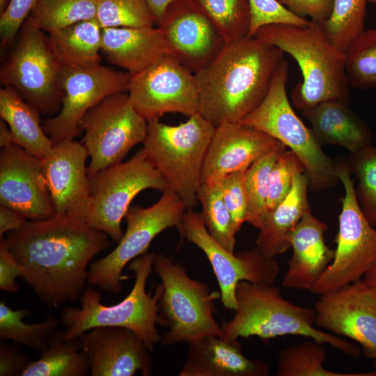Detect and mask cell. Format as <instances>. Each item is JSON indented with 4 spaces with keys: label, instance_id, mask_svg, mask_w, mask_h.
Instances as JSON below:
<instances>
[{
    "label": "cell",
    "instance_id": "obj_1",
    "mask_svg": "<svg viewBox=\"0 0 376 376\" xmlns=\"http://www.w3.org/2000/svg\"><path fill=\"white\" fill-rule=\"evenodd\" d=\"M109 236L86 222L54 215L29 221L8 232L7 246L24 270L22 279L49 307L79 299L91 260L109 246Z\"/></svg>",
    "mask_w": 376,
    "mask_h": 376
},
{
    "label": "cell",
    "instance_id": "obj_2",
    "mask_svg": "<svg viewBox=\"0 0 376 376\" xmlns=\"http://www.w3.org/2000/svg\"><path fill=\"white\" fill-rule=\"evenodd\" d=\"M283 58L281 49L255 36L227 42L194 73L198 112L215 127L240 122L262 102Z\"/></svg>",
    "mask_w": 376,
    "mask_h": 376
},
{
    "label": "cell",
    "instance_id": "obj_3",
    "mask_svg": "<svg viewBox=\"0 0 376 376\" xmlns=\"http://www.w3.org/2000/svg\"><path fill=\"white\" fill-rule=\"evenodd\" d=\"M253 36L288 54L298 63L303 79L291 91L297 109L304 111L331 100L349 102L345 53L329 40L320 23L270 24Z\"/></svg>",
    "mask_w": 376,
    "mask_h": 376
},
{
    "label": "cell",
    "instance_id": "obj_4",
    "mask_svg": "<svg viewBox=\"0 0 376 376\" xmlns=\"http://www.w3.org/2000/svg\"><path fill=\"white\" fill-rule=\"evenodd\" d=\"M155 256L154 253L147 251L128 264V269L135 275L134 284L127 297L116 304H102L100 291L87 287L79 298L80 308L70 306L61 312L63 338H79L97 327H123L134 331L152 352L162 338L156 325L161 324L158 301L163 292L162 283L153 291H146Z\"/></svg>",
    "mask_w": 376,
    "mask_h": 376
},
{
    "label": "cell",
    "instance_id": "obj_5",
    "mask_svg": "<svg viewBox=\"0 0 376 376\" xmlns=\"http://www.w3.org/2000/svg\"><path fill=\"white\" fill-rule=\"evenodd\" d=\"M235 299L237 308L233 318L220 326L221 336L226 339L301 335L322 344L328 343L352 357L360 354L359 348L349 341L315 329V310L284 299L280 289L272 284L240 281L235 289Z\"/></svg>",
    "mask_w": 376,
    "mask_h": 376
},
{
    "label": "cell",
    "instance_id": "obj_6",
    "mask_svg": "<svg viewBox=\"0 0 376 376\" xmlns=\"http://www.w3.org/2000/svg\"><path fill=\"white\" fill-rule=\"evenodd\" d=\"M215 127L198 112L178 125L148 122L142 143L146 155L187 209L197 204L203 165Z\"/></svg>",
    "mask_w": 376,
    "mask_h": 376
},
{
    "label": "cell",
    "instance_id": "obj_7",
    "mask_svg": "<svg viewBox=\"0 0 376 376\" xmlns=\"http://www.w3.org/2000/svg\"><path fill=\"white\" fill-rule=\"evenodd\" d=\"M153 270L163 285L158 301L160 325L168 329L162 336L163 345H189L205 336H221L214 318L220 292L192 279L181 263L163 254H155Z\"/></svg>",
    "mask_w": 376,
    "mask_h": 376
},
{
    "label": "cell",
    "instance_id": "obj_8",
    "mask_svg": "<svg viewBox=\"0 0 376 376\" xmlns=\"http://www.w3.org/2000/svg\"><path fill=\"white\" fill-rule=\"evenodd\" d=\"M289 65L283 59L266 96L240 123L262 131L294 152L303 162L315 193L334 187L339 181L336 162L327 155L293 110L286 93Z\"/></svg>",
    "mask_w": 376,
    "mask_h": 376
},
{
    "label": "cell",
    "instance_id": "obj_9",
    "mask_svg": "<svg viewBox=\"0 0 376 376\" xmlns=\"http://www.w3.org/2000/svg\"><path fill=\"white\" fill-rule=\"evenodd\" d=\"M187 210L178 195L166 187L160 198L148 207L130 206L125 216V233L107 256L89 265L88 283L104 291L120 293L123 270L132 260L147 252L152 241L164 230L178 228Z\"/></svg>",
    "mask_w": 376,
    "mask_h": 376
},
{
    "label": "cell",
    "instance_id": "obj_10",
    "mask_svg": "<svg viewBox=\"0 0 376 376\" xmlns=\"http://www.w3.org/2000/svg\"><path fill=\"white\" fill-rule=\"evenodd\" d=\"M17 41L0 69L3 86L13 87L40 113H58L63 93L58 86L61 65L48 36L27 17Z\"/></svg>",
    "mask_w": 376,
    "mask_h": 376
},
{
    "label": "cell",
    "instance_id": "obj_11",
    "mask_svg": "<svg viewBox=\"0 0 376 376\" xmlns=\"http://www.w3.org/2000/svg\"><path fill=\"white\" fill-rule=\"evenodd\" d=\"M347 162L336 163L345 196L338 215L336 248L331 264L310 290L317 295L339 290L361 279L376 262V229L362 212Z\"/></svg>",
    "mask_w": 376,
    "mask_h": 376
},
{
    "label": "cell",
    "instance_id": "obj_12",
    "mask_svg": "<svg viewBox=\"0 0 376 376\" xmlns=\"http://www.w3.org/2000/svg\"><path fill=\"white\" fill-rule=\"evenodd\" d=\"M166 187L162 174L141 148L128 160L89 178L91 212L86 223L118 244L124 234L122 220L134 198L145 189L163 191Z\"/></svg>",
    "mask_w": 376,
    "mask_h": 376
},
{
    "label": "cell",
    "instance_id": "obj_13",
    "mask_svg": "<svg viewBox=\"0 0 376 376\" xmlns=\"http://www.w3.org/2000/svg\"><path fill=\"white\" fill-rule=\"evenodd\" d=\"M147 127L148 121L136 111L128 93L108 96L91 108L79 122L82 144L90 157L88 178L123 162L134 146L143 142Z\"/></svg>",
    "mask_w": 376,
    "mask_h": 376
},
{
    "label": "cell",
    "instance_id": "obj_14",
    "mask_svg": "<svg viewBox=\"0 0 376 376\" xmlns=\"http://www.w3.org/2000/svg\"><path fill=\"white\" fill-rule=\"evenodd\" d=\"M131 75L99 64L61 65L58 86L62 105L42 126L54 144L79 135V122L85 113L108 96L127 92Z\"/></svg>",
    "mask_w": 376,
    "mask_h": 376
},
{
    "label": "cell",
    "instance_id": "obj_15",
    "mask_svg": "<svg viewBox=\"0 0 376 376\" xmlns=\"http://www.w3.org/2000/svg\"><path fill=\"white\" fill-rule=\"evenodd\" d=\"M182 238L201 249L210 261L218 281L221 301L226 308L235 311V289L246 281L256 284L272 285L279 266L274 258L266 256L258 246L230 252L223 248L208 233L200 213L187 209L178 228Z\"/></svg>",
    "mask_w": 376,
    "mask_h": 376
},
{
    "label": "cell",
    "instance_id": "obj_16",
    "mask_svg": "<svg viewBox=\"0 0 376 376\" xmlns=\"http://www.w3.org/2000/svg\"><path fill=\"white\" fill-rule=\"evenodd\" d=\"M127 92L136 111L148 122L167 113L189 117L198 111L194 73L171 54L131 76Z\"/></svg>",
    "mask_w": 376,
    "mask_h": 376
},
{
    "label": "cell",
    "instance_id": "obj_17",
    "mask_svg": "<svg viewBox=\"0 0 376 376\" xmlns=\"http://www.w3.org/2000/svg\"><path fill=\"white\" fill-rule=\"evenodd\" d=\"M171 54L196 73L210 64L227 43L214 23L190 0H175L157 26Z\"/></svg>",
    "mask_w": 376,
    "mask_h": 376
},
{
    "label": "cell",
    "instance_id": "obj_18",
    "mask_svg": "<svg viewBox=\"0 0 376 376\" xmlns=\"http://www.w3.org/2000/svg\"><path fill=\"white\" fill-rule=\"evenodd\" d=\"M314 309L318 327L357 341L376 359V290L360 279L320 295Z\"/></svg>",
    "mask_w": 376,
    "mask_h": 376
},
{
    "label": "cell",
    "instance_id": "obj_19",
    "mask_svg": "<svg viewBox=\"0 0 376 376\" xmlns=\"http://www.w3.org/2000/svg\"><path fill=\"white\" fill-rule=\"evenodd\" d=\"M88 157L82 143L73 139L54 144L42 160L55 215L87 221L91 212Z\"/></svg>",
    "mask_w": 376,
    "mask_h": 376
},
{
    "label": "cell",
    "instance_id": "obj_20",
    "mask_svg": "<svg viewBox=\"0 0 376 376\" xmlns=\"http://www.w3.org/2000/svg\"><path fill=\"white\" fill-rule=\"evenodd\" d=\"M0 205L29 221L55 215L42 159L13 143L0 152Z\"/></svg>",
    "mask_w": 376,
    "mask_h": 376
},
{
    "label": "cell",
    "instance_id": "obj_21",
    "mask_svg": "<svg viewBox=\"0 0 376 376\" xmlns=\"http://www.w3.org/2000/svg\"><path fill=\"white\" fill-rule=\"evenodd\" d=\"M79 338L88 357L91 376H133L137 371L143 376L152 374L150 351L130 329L97 327Z\"/></svg>",
    "mask_w": 376,
    "mask_h": 376
},
{
    "label": "cell",
    "instance_id": "obj_22",
    "mask_svg": "<svg viewBox=\"0 0 376 376\" xmlns=\"http://www.w3.org/2000/svg\"><path fill=\"white\" fill-rule=\"evenodd\" d=\"M279 142L240 123L216 127L203 162L201 184L218 182L230 173L246 171Z\"/></svg>",
    "mask_w": 376,
    "mask_h": 376
},
{
    "label": "cell",
    "instance_id": "obj_23",
    "mask_svg": "<svg viewBox=\"0 0 376 376\" xmlns=\"http://www.w3.org/2000/svg\"><path fill=\"white\" fill-rule=\"evenodd\" d=\"M328 226L306 213L289 237L292 257L282 281L285 288L311 290L332 262L335 249L327 246L324 235Z\"/></svg>",
    "mask_w": 376,
    "mask_h": 376
},
{
    "label": "cell",
    "instance_id": "obj_24",
    "mask_svg": "<svg viewBox=\"0 0 376 376\" xmlns=\"http://www.w3.org/2000/svg\"><path fill=\"white\" fill-rule=\"evenodd\" d=\"M180 376H267L268 365L246 357L238 340L205 336L189 344Z\"/></svg>",
    "mask_w": 376,
    "mask_h": 376
},
{
    "label": "cell",
    "instance_id": "obj_25",
    "mask_svg": "<svg viewBox=\"0 0 376 376\" xmlns=\"http://www.w3.org/2000/svg\"><path fill=\"white\" fill-rule=\"evenodd\" d=\"M101 51L109 63L133 76L171 54L158 27H113L102 31Z\"/></svg>",
    "mask_w": 376,
    "mask_h": 376
},
{
    "label": "cell",
    "instance_id": "obj_26",
    "mask_svg": "<svg viewBox=\"0 0 376 376\" xmlns=\"http://www.w3.org/2000/svg\"><path fill=\"white\" fill-rule=\"evenodd\" d=\"M301 112L321 146H339L353 152L370 143L371 130L347 102L326 101Z\"/></svg>",
    "mask_w": 376,
    "mask_h": 376
},
{
    "label": "cell",
    "instance_id": "obj_27",
    "mask_svg": "<svg viewBox=\"0 0 376 376\" xmlns=\"http://www.w3.org/2000/svg\"><path fill=\"white\" fill-rule=\"evenodd\" d=\"M308 188L307 173H298L287 196L267 214L256 240L257 246L266 256L274 258L290 248L291 233L302 217L311 211Z\"/></svg>",
    "mask_w": 376,
    "mask_h": 376
},
{
    "label": "cell",
    "instance_id": "obj_28",
    "mask_svg": "<svg viewBox=\"0 0 376 376\" xmlns=\"http://www.w3.org/2000/svg\"><path fill=\"white\" fill-rule=\"evenodd\" d=\"M0 117L9 126L13 143L43 159L54 146L40 124V113L10 86L0 89Z\"/></svg>",
    "mask_w": 376,
    "mask_h": 376
},
{
    "label": "cell",
    "instance_id": "obj_29",
    "mask_svg": "<svg viewBox=\"0 0 376 376\" xmlns=\"http://www.w3.org/2000/svg\"><path fill=\"white\" fill-rule=\"evenodd\" d=\"M102 31L96 18L79 22L50 32V47L61 65L99 64Z\"/></svg>",
    "mask_w": 376,
    "mask_h": 376
},
{
    "label": "cell",
    "instance_id": "obj_30",
    "mask_svg": "<svg viewBox=\"0 0 376 376\" xmlns=\"http://www.w3.org/2000/svg\"><path fill=\"white\" fill-rule=\"evenodd\" d=\"M89 373L88 359L79 338L65 340L63 329H56L40 350V357L30 361L21 376H86Z\"/></svg>",
    "mask_w": 376,
    "mask_h": 376
},
{
    "label": "cell",
    "instance_id": "obj_31",
    "mask_svg": "<svg viewBox=\"0 0 376 376\" xmlns=\"http://www.w3.org/2000/svg\"><path fill=\"white\" fill-rule=\"evenodd\" d=\"M98 0H37L29 17L44 32L96 18Z\"/></svg>",
    "mask_w": 376,
    "mask_h": 376
},
{
    "label": "cell",
    "instance_id": "obj_32",
    "mask_svg": "<svg viewBox=\"0 0 376 376\" xmlns=\"http://www.w3.org/2000/svg\"><path fill=\"white\" fill-rule=\"evenodd\" d=\"M288 148L281 142L268 153L256 161L245 172V189L247 199L246 222L258 230L265 219L272 170Z\"/></svg>",
    "mask_w": 376,
    "mask_h": 376
},
{
    "label": "cell",
    "instance_id": "obj_33",
    "mask_svg": "<svg viewBox=\"0 0 376 376\" xmlns=\"http://www.w3.org/2000/svg\"><path fill=\"white\" fill-rule=\"evenodd\" d=\"M323 344L303 341L289 346L279 354L278 376H376V372L340 373L324 368L326 358Z\"/></svg>",
    "mask_w": 376,
    "mask_h": 376
},
{
    "label": "cell",
    "instance_id": "obj_34",
    "mask_svg": "<svg viewBox=\"0 0 376 376\" xmlns=\"http://www.w3.org/2000/svg\"><path fill=\"white\" fill-rule=\"evenodd\" d=\"M197 200L202 208L200 215L208 233L223 248L234 252L237 232L223 199L219 182L201 184Z\"/></svg>",
    "mask_w": 376,
    "mask_h": 376
},
{
    "label": "cell",
    "instance_id": "obj_35",
    "mask_svg": "<svg viewBox=\"0 0 376 376\" xmlns=\"http://www.w3.org/2000/svg\"><path fill=\"white\" fill-rule=\"evenodd\" d=\"M27 309H11L3 301L0 302V337L9 339L31 349L45 347L50 335L56 330L59 320L47 317L39 323L27 324L22 319L31 314Z\"/></svg>",
    "mask_w": 376,
    "mask_h": 376
},
{
    "label": "cell",
    "instance_id": "obj_36",
    "mask_svg": "<svg viewBox=\"0 0 376 376\" xmlns=\"http://www.w3.org/2000/svg\"><path fill=\"white\" fill-rule=\"evenodd\" d=\"M368 0H334L329 17L321 26L329 40L344 53L365 30Z\"/></svg>",
    "mask_w": 376,
    "mask_h": 376
},
{
    "label": "cell",
    "instance_id": "obj_37",
    "mask_svg": "<svg viewBox=\"0 0 376 376\" xmlns=\"http://www.w3.org/2000/svg\"><path fill=\"white\" fill-rule=\"evenodd\" d=\"M218 27L227 42L249 36L251 11L249 0H190Z\"/></svg>",
    "mask_w": 376,
    "mask_h": 376
},
{
    "label": "cell",
    "instance_id": "obj_38",
    "mask_svg": "<svg viewBox=\"0 0 376 376\" xmlns=\"http://www.w3.org/2000/svg\"><path fill=\"white\" fill-rule=\"evenodd\" d=\"M350 86L367 90L376 87V29L364 30L345 52Z\"/></svg>",
    "mask_w": 376,
    "mask_h": 376
},
{
    "label": "cell",
    "instance_id": "obj_39",
    "mask_svg": "<svg viewBox=\"0 0 376 376\" xmlns=\"http://www.w3.org/2000/svg\"><path fill=\"white\" fill-rule=\"evenodd\" d=\"M350 172L358 180L355 189L359 205L368 222L376 226V148L370 143L350 152Z\"/></svg>",
    "mask_w": 376,
    "mask_h": 376
},
{
    "label": "cell",
    "instance_id": "obj_40",
    "mask_svg": "<svg viewBox=\"0 0 376 376\" xmlns=\"http://www.w3.org/2000/svg\"><path fill=\"white\" fill-rule=\"evenodd\" d=\"M96 19L102 29L155 25L146 0H98Z\"/></svg>",
    "mask_w": 376,
    "mask_h": 376
},
{
    "label": "cell",
    "instance_id": "obj_41",
    "mask_svg": "<svg viewBox=\"0 0 376 376\" xmlns=\"http://www.w3.org/2000/svg\"><path fill=\"white\" fill-rule=\"evenodd\" d=\"M304 172L303 162L294 152L287 149L280 155L270 174L267 214L287 196L296 175Z\"/></svg>",
    "mask_w": 376,
    "mask_h": 376
},
{
    "label": "cell",
    "instance_id": "obj_42",
    "mask_svg": "<svg viewBox=\"0 0 376 376\" xmlns=\"http://www.w3.org/2000/svg\"><path fill=\"white\" fill-rule=\"evenodd\" d=\"M251 20L249 36H253L262 26L276 23L306 26L311 20L299 17L277 0H249Z\"/></svg>",
    "mask_w": 376,
    "mask_h": 376
},
{
    "label": "cell",
    "instance_id": "obj_43",
    "mask_svg": "<svg viewBox=\"0 0 376 376\" xmlns=\"http://www.w3.org/2000/svg\"><path fill=\"white\" fill-rule=\"evenodd\" d=\"M245 172L246 171L230 173L219 181L223 199L232 215L237 232L246 219Z\"/></svg>",
    "mask_w": 376,
    "mask_h": 376
},
{
    "label": "cell",
    "instance_id": "obj_44",
    "mask_svg": "<svg viewBox=\"0 0 376 376\" xmlns=\"http://www.w3.org/2000/svg\"><path fill=\"white\" fill-rule=\"evenodd\" d=\"M37 0H10L5 12L0 15L1 45L13 42L19 29L29 16Z\"/></svg>",
    "mask_w": 376,
    "mask_h": 376
},
{
    "label": "cell",
    "instance_id": "obj_45",
    "mask_svg": "<svg viewBox=\"0 0 376 376\" xmlns=\"http://www.w3.org/2000/svg\"><path fill=\"white\" fill-rule=\"evenodd\" d=\"M22 265L8 249L5 238L0 239V289L9 292H17L16 279L22 277Z\"/></svg>",
    "mask_w": 376,
    "mask_h": 376
},
{
    "label": "cell",
    "instance_id": "obj_46",
    "mask_svg": "<svg viewBox=\"0 0 376 376\" xmlns=\"http://www.w3.org/2000/svg\"><path fill=\"white\" fill-rule=\"evenodd\" d=\"M281 3L299 17L322 23L331 14L334 0H281Z\"/></svg>",
    "mask_w": 376,
    "mask_h": 376
},
{
    "label": "cell",
    "instance_id": "obj_47",
    "mask_svg": "<svg viewBox=\"0 0 376 376\" xmlns=\"http://www.w3.org/2000/svg\"><path fill=\"white\" fill-rule=\"evenodd\" d=\"M30 361L17 348L6 344L0 345V376L21 375Z\"/></svg>",
    "mask_w": 376,
    "mask_h": 376
},
{
    "label": "cell",
    "instance_id": "obj_48",
    "mask_svg": "<svg viewBox=\"0 0 376 376\" xmlns=\"http://www.w3.org/2000/svg\"><path fill=\"white\" fill-rule=\"evenodd\" d=\"M28 219L18 212L0 205V239L3 235L24 226Z\"/></svg>",
    "mask_w": 376,
    "mask_h": 376
},
{
    "label": "cell",
    "instance_id": "obj_49",
    "mask_svg": "<svg viewBox=\"0 0 376 376\" xmlns=\"http://www.w3.org/2000/svg\"><path fill=\"white\" fill-rule=\"evenodd\" d=\"M151 10L155 23L160 25L169 6L175 0H146Z\"/></svg>",
    "mask_w": 376,
    "mask_h": 376
},
{
    "label": "cell",
    "instance_id": "obj_50",
    "mask_svg": "<svg viewBox=\"0 0 376 376\" xmlns=\"http://www.w3.org/2000/svg\"><path fill=\"white\" fill-rule=\"evenodd\" d=\"M12 134L8 124L2 119L0 120V147L6 148L13 144Z\"/></svg>",
    "mask_w": 376,
    "mask_h": 376
},
{
    "label": "cell",
    "instance_id": "obj_51",
    "mask_svg": "<svg viewBox=\"0 0 376 376\" xmlns=\"http://www.w3.org/2000/svg\"><path fill=\"white\" fill-rule=\"evenodd\" d=\"M362 280L368 286L376 290V262L366 272Z\"/></svg>",
    "mask_w": 376,
    "mask_h": 376
},
{
    "label": "cell",
    "instance_id": "obj_52",
    "mask_svg": "<svg viewBox=\"0 0 376 376\" xmlns=\"http://www.w3.org/2000/svg\"><path fill=\"white\" fill-rule=\"evenodd\" d=\"M10 0H0V15H1L6 10Z\"/></svg>",
    "mask_w": 376,
    "mask_h": 376
},
{
    "label": "cell",
    "instance_id": "obj_53",
    "mask_svg": "<svg viewBox=\"0 0 376 376\" xmlns=\"http://www.w3.org/2000/svg\"><path fill=\"white\" fill-rule=\"evenodd\" d=\"M370 3H376V0H368Z\"/></svg>",
    "mask_w": 376,
    "mask_h": 376
},
{
    "label": "cell",
    "instance_id": "obj_54",
    "mask_svg": "<svg viewBox=\"0 0 376 376\" xmlns=\"http://www.w3.org/2000/svg\"><path fill=\"white\" fill-rule=\"evenodd\" d=\"M375 363H374V366H375V371L376 372V359H375Z\"/></svg>",
    "mask_w": 376,
    "mask_h": 376
}]
</instances>
